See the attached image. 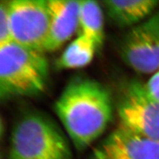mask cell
<instances>
[{
  "label": "cell",
  "instance_id": "1",
  "mask_svg": "<svg viewBox=\"0 0 159 159\" xmlns=\"http://www.w3.org/2000/svg\"><path fill=\"white\" fill-rule=\"evenodd\" d=\"M54 111L74 145L83 151L100 137L111 123L112 96L99 82L75 77L57 99Z\"/></svg>",
  "mask_w": 159,
  "mask_h": 159
},
{
  "label": "cell",
  "instance_id": "2",
  "mask_svg": "<svg viewBox=\"0 0 159 159\" xmlns=\"http://www.w3.org/2000/svg\"><path fill=\"white\" fill-rule=\"evenodd\" d=\"M49 66L44 52L12 41L0 46V97L41 95L47 87Z\"/></svg>",
  "mask_w": 159,
  "mask_h": 159
},
{
  "label": "cell",
  "instance_id": "3",
  "mask_svg": "<svg viewBox=\"0 0 159 159\" xmlns=\"http://www.w3.org/2000/svg\"><path fill=\"white\" fill-rule=\"evenodd\" d=\"M9 156V159H72L61 129L52 119L37 111L25 112L15 123Z\"/></svg>",
  "mask_w": 159,
  "mask_h": 159
},
{
  "label": "cell",
  "instance_id": "4",
  "mask_svg": "<svg viewBox=\"0 0 159 159\" xmlns=\"http://www.w3.org/2000/svg\"><path fill=\"white\" fill-rule=\"evenodd\" d=\"M117 113L121 125L159 142V102L149 95L145 84L133 79L123 84Z\"/></svg>",
  "mask_w": 159,
  "mask_h": 159
},
{
  "label": "cell",
  "instance_id": "5",
  "mask_svg": "<svg viewBox=\"0 0 159 159\" xmlns=\"http://www.w3.org/2000/svg\"><path fill=\"white\" fill-rule=\"evenodd\" d=\"M119 54L127 65L141 74L159 70V11L130 28L120 40Z\"/></svg>",
  "mask_w": 159,
  "mask_h": 159
},
{
  "label": "cell",
  "instance_id": "6",
  "mask_svg": "<svg viewBox=\"0 0 159 159\" xmlns=\"http://www.w3.org/2000/svg\"><path fill=\"white\" fill-rule=\"evenodd\" d=\"M13 41L44 52L50 17L47 0L7 1Z\"/></svg>",
  "mask_w": 159,
  "mask_h": 159
},
{
  "label": "cell",
  "instance_id": "7",
  "mask_svg": "<svg viewBox=\"0 0 159 159\" xmlns=\"http://www.w3.org/2000/svg\"><path fill=\"white\" fill-rule=\"evenodd\" d=\"M90 159H159V142L119 124L93 149Z\"/></svg>",
  "mask_w": 159,
  "mask_h": 159
},
{
  "label": "cell",
  "instance_id": "8",
  "mask_svg": "<svg viewBox=\"0 0 159 159\" xmlns=\"http://www.w3.org/2000/svg\"><path fill=\"white\" fill-rule=\"evenodd\" d=\"M50 27L44 52L54 51L70 38L79 25L80 1L47 0Z\"/></svg>",
  "mask_w": 159,
  "mask_h": 159
},
{
  "label": "cell",
  "instance_id": "9",
  "mask_svg": "<svg viewBox=\"0 0 159 159\" xmlns=\"http://www.w3.org/2000/svg\"><path fill=\"white\" fill-rule=\"evenodd\" d=\"M107 16L116 26L137 25L150 17L158 6L156 0H109L103 2Z\"/></svg>",
  "mask_w": 159,
  "mask_h": 159
},
{
  "label": "cell",
  "instance_id": "10",
  "mask_svg": "<svg viewBox=\"0 0 159 159\" xmlns=\"http://www.w3.org/2000/svg\"><path fill=\"white\" fill-rule=\"evenodd\" d=\"M80 34L100 48L104 40L103 16L102 8L96 1H80L79 25Z\"/></svg>",
  "mask_w": 159,
  "mask_h": 159
},
{
  "label": "cell",
  "instance_id": "11",
  "mask_svg": "<svg viewBox=\"0 0 159 159\" xmlns=\"http://www.w3.org/2000/svg\"><path fill=\"white\" fill-rule=\"evenodd\" d=\"M97 48L86 37L80 34L69 44L57 62L59 69H75L85 66L92 61Z\"/></svg>",
  "mask_w": 159,
  "mask_h": 159
},
{
  "label": "cell",
  "instance_id": "12",
  "mask_svg": "<svg viewBox=\"0 0 159 159\" xmlns=\"http://www.w3.org/2000/svg\"><path fill=\"white\" fill-rule=\"evenodd\" d=\"M13 41L10 27L7 1H2L0 4V46Z\"/></svg>",
  "mask_w": 159,
  "mask_h": 159
},
{
  "label": "cell",
  "instance_id": "13",
  "mask_svg": "<svg viewBox=\"0 0 159 159\" xmlns=\"http://www.w3.org/2000/svg\"><path fill=\"white\" fill-rule=\"evenodd\" d=\"M145 85L149 95L159 102V70L154 73Z\"/></svg>",
  "mask_w": 159,
  "mask_h": 159
}]
</instances>
